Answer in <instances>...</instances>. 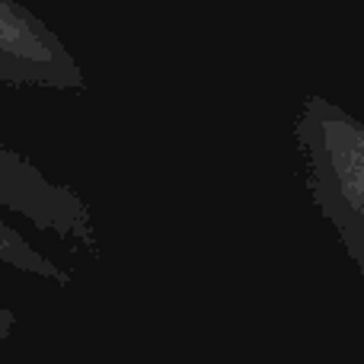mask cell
I'll return each mask as SVG.
<instances>
[{
  "label": "cell",
  "mask_w": 364,
  "mask_h": 364,
  "mask_svg": "<svg viewBox=\"0 0 364 364\" xmlns=\"http://www.w3.org/2000/svg\"><path fill=\"white\" fill-rule=\"evenodd\" d=\"M301 179L364 282V122L310 93L291 122Z\"/></svg>",
  "instance_id": "6da1fadb"
},
{
  "label": "cell",
  "mask_w": 364,
  "mask_h": 364,
  "mask_svg": "<svg viewBox=\"0 0 364 364\" xmlns=\"http://www.w3.org/2000/svg\"><path fill=\"white\" fill-rule=\"evenodd\" d=\"M4 211L23 218L38 233H51L83 250L100 246L93 211L80 198V192L74 186L51 179L19 151L0 144V262L38 282L58 284V288L74 284V272L45 256L32 240H26L23 230H16L4 218Z\"/></svg>",
  "instance_id": "7a4b0ae2"
},
{
  "label": "cell",
  "mask_w": 364,
  "mask_h": 364,
  "mask_svg": "<svg viewBox=\"0 0 364 364\" xmlns=\"http://www.w3.org/2000/svg\"><path fill=\"white\" fill-rule=\"evenodd\" d=\"M0 83L74 93L87 87L77 55L23 0H0Z\"/></svg>",
  "instance_id": "3957f363"
},
{
  "label": "cell",
  "mask_w": 364,
  "mask_h": 364,
  "mask_svg": "<svg viewBox=\"0 0 364 364\" xmlns=\"http://www.w3.org/2000/svg\"><path fill=\"white\" fill-rule=\"evenodd\" d=\"M16 326H19V316L13 314L10 307H4V304H0V342L10 339V336L16 333Z\"/></svg>",
  "instance_id": "277c9868"
}]
</instances>
